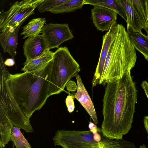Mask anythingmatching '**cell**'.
Segmentation results:
<instances>
[{
  "label": "cell",
  "mask_w": 148,
  "mask_h": 148,
  "mask_svg": "<svg viewBox=\"0 0 148 148\" xmlns=\"http://www.w3.org/2000/svg\"><path fill=\"white\" fill-rule=\"evenodd\" d=\"M106 85L101 131L110 139H122L132 127L137 100L135 84L130 71Z\"/></svg>",
  "instance_id": "obj_1"
},
{
  "label": "cell",
  "mask_w": 148,
  "mask_h": 148,
  "mask_svg": "<svg viewBox=\"0 0 148 148\" xmlns=\"http://www.w3.org/2000/svg\"><path fill=\"white\" fill-rule=\"evenodd\" d=\"M52 63L53 60L41 68L31 71L14 74L8 73L11 91L29 120L36 110L42 107L49 97Z\"/></svg>",
  "instance_id": "obj_2"
},
{
  "label": "cell",
  "mask_w": 148,
  "mask_h": 148,
  "mask_svg": "<svg viewBox=\"0 0 148 148\" xmlns=\"http://www.w3.org/2000/svg\"><path fill=\"white\" fill-rule=\"evenodd\" d=\"M136 51L125 27L117 24L105 60L99 84L104 86L131 71L135 65Z\"/></svg>",
  "instance_id": "obj_3"
},
{
  "label": "cell",
  "mask_w": 148,
  "mask_h": 148,
  "mask_svg": "<svg viewBox=\"0 0 148 148\" xmlns=\"http://www.w3.org/2000/svg\"><path fill=\"white\" fill-rule=\"evenodd\" d=\"M8 72H0V147L3 148L11 140L12 127L34 132L30 122L18 106L10 90L8 80Z\"/></svg>",
  "instance_id": "obj_4"
},
{
  "label": "cell",
  "mask_w": 148,
  "mask_h": 148,
  "mask_svg": "<svg viewBox=\"0 0 148 148\" xmlns=\"http://www.w3.org/2000/svg\"><path fill=\"white\" fill-rule=\"evenodd\" d=\"M80 66L68 48L61 47L54 52L51 73L49 96L63 91L69 81L76 77Z\"/></svg>",
  "instance_id": "obj_5"
},
{
  "label": "cell",
  "mask_w": 148,
  "mask_h": 148,
  "mask_svg": "<svg viewBox=\"0 0 148 148\" xmlns=\"http://www.w3.org/2000/svg\"><path fill=\"white\" fill-rule=\"evenodd\" d=\"M62 148H136L134 143L122 139H113L104 136L99 142L94 140L90 130H67L61 140Z\"/></svg>",
  "instance_id": "obj_6"
},
{
  "label": "cell",
  "mask_w": 148,
  "mask_h": 148,
  "mask_svg": "<svg viewBox=\"0 0 148 148\" xmlns=\"http://www.w3.org/2000/svg\"><path fill=\"white\" fill-rule=\"evenodd\" d=\"M43 0H24L15 2L6 11L0 12V32L9 27H18L34 13L35 9Z\"/></svg>",
  "instance_id": "obj_7"
},
{
  "label": "cell",
  "mask_w": 148,
  "mask_h": 148,
  "mask_svg": "<svg viewBox=\"0 0 148 148\" xmlns=\"http://www.w3.org/2000/svg\"><path fill=\"white\" fill-rule=\"evenodd\" d=\"M42 34L49 49L59 47L64 42L71 40L74 36L68 24L49 23L44 25Z\"/></svg>",
  "instance_id": "obj_8"
},
{
  "label": "cell",
  "mask_w": 148,
  "mask_h": 148,
  "mask_svg": "<svg viewBox=\"0 0 148 148\" xmlns=\"http://www.w3.org/2000/svg\"><path fill=\"white\" fill-rule=\"evenodd\" d=\"M94 7L91 10V16L95 26L102 32L108 31L112 24L116 21L118 14L103 7Z\"/></svg>",
  "instance_id": "obj_9"
},
{
  "label": "cell",
  "mask_w": 148,
  "mask_h": 148,
  "mask_svg": "<svg viewBox=\"0 0 148 148\" xmlns=\"http://www.w3.org/2000/svg\"><path fill=\"white\" fill-rule=\"evenodd\" d=\"M24 54L26 58L24 63L38 58L49 50L42 35L28 37L23 45Z\"/></svg>",
  "instance_id": "obj_10"
},
{
  "label": "cell",
  "mask_w": 148,
  "mask_h": 148,
  "mask_svg": "<svg viewBox=\"0 0 148 148\" xmlns=\"http://www.w3.org/2000/svg\"><path fill=\"white\" fill-rule=\"evenodd\" d=\"M117 23L116 21L112 25L110 29L103 36L102 45L99 58L92 81V87L99 84L109 48L115 34Z\"/></svg>",
  "instance_id": "obj_11"
},
{
  "label": "cell",
  "mask_w": 148,
  "mask_h": 148,
  "mask_svg": "<svg viewBox=\"0 0 148 148\" xmlns=\"http://www.w3.org/2000/svg\"><path fill=\"white\" fill-rule=\"evenodd\" d=\"M23 21L17 27H9L3 29L0 34V42L4 53H9L15 60L16 54L18 32Z\"/></svg>",
  "instance_id": "obj_12"
},
{
  "label": "cell",
  "mask_w": 148,
  "mask_h": 148,
  "mask_svg": "<svg viewBox=\"0 0 148 148\" xmlns=\"http://www.w3.org/2000/svg\"><path fill=\"white\" fill-rule=\"evenodd\" d=\"M125 12L127 18V30L130 35L143 29L139 17L132 0H117Z\"/></svg>",
  "instance_id": "obj_13"
},
{
  "label": "cell",
  "mask_w": 148,
  "mask_h": 148,
  "mask_svg": "<svg viewBox=\"0 0 148 148\" xmlns=\"http://www.w3.org/2000/svg\"><path fill=\"white\" fill-rule=\"evenodd\" d=\"M76 79L77 89L74 97L90 115L95 124H97L98 120L97 114L90 97L82 82L80 76L78 75Z\"/></svg>",
  "instance_id": "obj_14"
},
{
  "label": "cell",
  "mask_w": 148,
  "mask_h": 148,
  "mask_svg": "<svg viewBox=\"0 0 148 148\" xmlns=\"http://www.w3.org/2000/svg\"><path fill=\"white\" fill-rule=\"evenodd\" d=\"M85 4L99 6L110 9L116 12L127 21L124 10L117 0H84L83 5Z\"/></svg>",
  "instance_id": "obj_15"
},
{
  "label": "cell",
  "mask_w": 148,
  "mask_h": 148,
  "mask_svg": "<svg viewBox=\"0 0 148 148\" xmlns=\"http://www.w3.org/2000/svg\"><path fill=\"white\" fill-rule=\"evenodd\" d=\"M130 40L134 48L141 53L148 61V38L142 32L129 35Z\"/></svg>",
  "instance_id": "obj_16"
},
{
  "label": "cell",
  "mask_w": 148,
  "mask_h": 148,
  "mask_svg": "<svg viewBox=\"0 0 148 148\" xmlns=\"http://www.w3.org/2000/svg\"><path fill=\"white\" fill-rule=\"evenodd\" d=\"M46 21L45 18H44L32 19L27 24L23 27V32L21 35H23V39H24L27 37L39 35Z\"/></svg>",
  "instance_id": "obj_17"
},
{
  "label": "cell",
  "mask_w": 148,
  "mask_h": 148,
  "mask_svg": "<svg viewBox=\"0 0 148 148\" xmlns=\"http://www.w3.org/2000/svg\"><path fill=\"white\" fill-rule=\"evenodd\" d=\"M84 0H66L48 10L54 14L73 12L82 8Z\"/></svg>",
  "instance_id": "obj_18"
},
{
  "label": "cell",
  "mask_w": 148,
  "mask_h": 148,
  "mask_svg": "<svg viewBox=\"0 0 148 148\" xmlns=\"http://www.w3.org/2000/svg\"><path fill=\"white\" fill-rule=\"evenodd\" d=\"M54 52L49 50L41 56L24 63L21 70L24 72H29L41 68L53 60Z\"/></svg>",
  "instance_id": "obj_19"
},
{
  "label": "cell",
  "mask_w": 148,
  "mask_h": 148,
  "mask_svg": "<svg viewBox=\"0 0 148 148\" xmlns=\"http://www.w3.org/2000/svg\"><path fill=\"white\" fill-rule=\"evenodd\" d=\"M20 128L12 127L11 129L10 138L13 144L18 148H31L28 141L20 131Z\"/></svg>",
  "instance_id": "obj_20"
},
{
  "label": "cell",
  "mask_w": 148,
  "mask_h": 148,
  "mask_svg": "<svg viewBox=\"0 0 148 148\" xmlns=\"http://www.w3.org/2000/svg\"><path fill=\"white\" fill-rule=\"evenodd\" d=\"M135 7L143 29L148 26L144 0H132Z\"/></svg>",
  "instance_id": "obj_21"
},
{
  "label": "cell",
  "mask_w": 148,
  "mask_h": 148,
  "mask_svg": "<svg viewBox=\"0 0 148 148\" xmlns=\"http://www.w3.org/2000/svg\"><path fill=\"white\" fill-rule=\"evenodd\" d=\"M66 0H43L37 6L38 11L42 13L51 8L54 6L65 1Z\"/></svg>",
  "instance_id": "obj_22"
},
{
  "label": "cell",
  "mask_w": 148,
  "mask_h": 148,
  "mask_svg": "<svg viewBox=\"0 0 148 148\" xmlns=\"http://www.w3.org/2000/svg\"><path fill=\"white\" fill-rule=\"evenodd\" d=\"M74 97L72 95H69L66 98L65 100V103L67 110L69 113L73 112L74 110L75 105L73 101Z\"/></svg>",
  "instance_id": "obj_23"
},
{
  "label": "cell",
  "mask_w": 148,
  "mask_h": 148,
  "mask_svg": "<svg viewBox=\"0 0 148 148\" xmlns=\"http://www.w3.org/2000/svg\"><path fill=\"white\" fill-rule=\"evenodd\" d=\"M75 84H76L74 82L72 81H70L66 85L67 90L69 91H74L75 90H76L77 89L75 88H77V87H72Z\"/></svg>",
  "instance_id": "obj_24"
},
{
  "label": "cell",
  "mask_w": 148,
  "mask_h": 148,
  "mask_svg": "<svg viewBox=\"0 0 148 148\" xmlns=\"http://www.w3.org/2000/svg\"><path fill=\"white\" fill-rule=\"evenodd\" d=\"M148 99V82L146 81H143L141 85Z\"/></svg>",
  "instance_id": "obj_25"
},
{
  "label": "cell",
  "mask_w": 148,
  "mask_h": 148,
  "mask_svg": "<svg viewBox=\"0 0 148 148\" xmlns=\"http://www.w3.org/2000/svg\"><path fill=\"white\" fill-rule=\"evenodd\" d=\"M15 64V60L12 58H8L4 61V64L6 66H13Z\"/></svg>",
  "instance_id": "obj_26"
},
{
  "label": "cell",
  "mask_w": 148,
  "mask_h": 148,
  "mask_svg": "<svg viewBox=\"0 0 148 148\" xmlns=\"http://www.w3.org/2000/svg\"><path fill=\"white\" fill-rule=\"evenodd\" d=\"M143 122L145 128L147 133V138H148V116H146L144 117Z\"/></svg>",
  "instance_id": "obj_27"
},
{
  "label": "cell",
  "mask_w": 148,
  "mask_h": 148,
  "mask_svg": "<svg viewBox=\"0 0 148 148\" xmlns=\"http://www.w3.org/2000/svg\"><path fill=\"white\" fill-rule=\"evenodd\" d=\"M144 2L147 18L148 21V0H144Z\"/></svg>",
  "instance_id": "obj_28"
},
{
  "label": "cell",
  "mask_w": 148,
  "mask_h": 148,
  "mask_svg": "<svg viewBox=\"0 0 148 148\" xmlns=\"http://www.w3.org/2000/svg\"><path fill=\"white\" fill-rule=\"evenodd\" d=\"M143 29L146 32L147 34V36L148 38V26L147 27L144 28Z\"/></svg>",
  "instance_id": "obj_29"
},
{
  "label": "cell",
  "mask_w": 148,
  "mask_h": 148,
  "mask_svg": "<svg viewBox=\"0 0 148 148\" xmlns=\"http://www.w3.org/2000/svg\"><path fill=\"white\" fill-rule=\"evenodd\" d=\"M139 148H147V147L145 145L143 144V145H140Z\"/></svg>",
  "instance_id": "obj_30"
},
{
  "label": "cell",
  "mask_w": 148,
  "mask_h": 148,
  "mask_svg": "<svg viewBox=\"0 0 148 148\" xmlns=\"http://www.w3.org/2000/svg\"><path fill=\"white\" fill-rule=\"evenodd\" d=\"M12 148H14V144L13 145Z\"/></svg>",
  "instance_id": "obj_31"
},
{
  "label": "cell",
  "mask_w": 148,
  "mask_h": 148,
  "mask_svg": "<svg viewBox=\"0 0 148 148\" xmlns=\"http://www.w3.org/2000/svg\"><path fill=\"white\" fill-rule=\"evenodd\" d=\"M16 148H18L16 147Z\"/></svg>",
  "instance_id": "obj_32"
},
{
  "label": "cell",
  "mask_w": 148,
  "mask_h": 148,
  "mask_svg": "<svg viewBox=\"0 0 148 148\" xmlns=\"http://www.w3.org/2000/svg\"></svg>",
  "instance_id": "obj_33"
}]
</instances>
